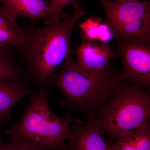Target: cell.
Masks as SVG:
<instances>
[{
	"instance_id": "obj_4",
	"label": "cell",
	"mask_w": 150,
	"mask_h": 150,
	"mask_svg": "<svg viewBox=\"0 0 150 150\" xmlns=\"http://www.w3.org/2000/svg\"><path fill=\"white\" fill-rule=\"evenodd\" d=\"M150 118V90L120 80L111 96L97 110L92 122L106 136L110 146L119 134L149 123Z\"/></svg>"
},
{
	"instance_id": "obj_1",
	"label": "cell",
	"mask_w": 150,
	"mask_h": 150,
	"mask_svg": "<svg viewBox=\"0 0 150 150\" xmlns=\"http://www.w3.org/2000/svg\"><path fill=\"white\" fill-rule=\"evenodd\" d=\"M63 20L52 19L40 27L24 25V41L16 50L24 63L28 81L39 90L49 91L53 72L73 54L71 35L80 18L86 14L80 6Z\"/></svg>"
},
{
	"instance_id": "obj_9",
	"label": "cell",
	"mask_w": 150,
	"mask_h": 150,
	"mask_svg": "<svg viewBox=\"0 0 150 150\" xmlns=\"http://www.w3.org/2000/svg\"><path fill=\"white\" fill-rule=\"evenodd\" d=\"M76 60L79 67L92 71L106 69L110 61L117 54L107 44L84 40L76 49Z\"/></svg>"
},
{
	"instance_id": "obj_2",
	"label": "cell",
	"mask_w": 150,
	"mask_h": 150,
	"mask_svg": "<svg viewBox=\"0 0 150 150\" xmlns=\"http://www.w3.org/2000/svg\"><path fill=\"white\" fill-rule=\"evenodd\" d=\"M119 72L110 64L100 71L81 68L67 58L50 78V86L59 89L66 97L61 104L71 112L79 111L92 121L97 110L112 95L120 81Z\"/></svg>"
},
{
	"instance_id": "obj_6",
	"label": "cell",
	"mask_w": 150,
	"mask_h": 150,
	"mask_svg": "<svg viewBox=\"0 0 150 150\" xmlns=\"http://www.w3.org/2000/svg\"><path fill=\"white\" fill-rule=\"evenodd\" d=\"M116 52L121 57L123 69L120 80L150 88V43L141 39H116Z\"/></svg>"
},
{
	"instance_id": "obj_7",
	"label": "cell",
	"mask_w": 150,
	"mask_h": 150,
	"mask_svg": "<svg viewBox=\"0 0 150 150\" xmlns=\"http://www.w3.org/2000/svg\"><path fill=\"white\" fill-rule=\"evenodd\" d=\"M66 150H107L108 145L102 133L92 121L84 123L79 118H73Z\"/></svg>"
},
{
	"instance_id": "obj_15",
	"label": "cell",
	"mask_w": 150,
	"mask_h": 150,
	"mask_svg": "<svg viewBox=\"0 0 150 150\" xmlns=\"http://www.w3.org/2000/svg\"><path fill=\"white\" fill-rule=\"evenodd\" d=\"M51 4L54 11L55 18L63 20L69 16L64 12L67 6L72 5L73 7L79 6V0H51Z\"/></svg>"
},
{
	"instance_id": "obj_13",
	"label": "cell",
	"mask_w": 150,
	"mask_h": 150,
	"mask_svg": "<svg viewBox=\"0 0 150 150\" xmlns=\"http://www.w3.org/2000/svg\"><path fill=\"white\" fill-rule=\"evenodd\" d=\"M79 26L81 29V37L84 40L98 41L108 45L114 38L110 27L98 17H90Z\"/></svg>"
},
{
	"instance_id": "obj_12",
	"label": "cell",
	"mask_w": 150,
	"mask_h": 150,
	"mask_svg": "<svg viewBox=\"0 0 150 150\" xmlns=\"http://www.w3.org/2000/svg\"><path fill=\"white\" fill-rule=\"evenodd\" d=\"M24 38L22 27L0 7V48L17 50L21 46Z\"/></svg>"
},
{
	"instance_id": "obj_8",
	"label": "cell",
	"mask_w": 150,
	"mask_h": 150,
	"mask_svg": "<svg viewBox=\"0 0 150 150\" xmlns=\"http://www.w3.org/2000/svg\"><path fill=\"white\" fill-rule=\"evenodd\" d=\"M4 11L16 21L19 18L43 21L44 23L55 18L51 3L45 0H0Z\"/></svg>"
},
{
	"instance_id": "obj_11",
	"label": "cell",
	"mask_w": 150,
	"mask_h": 150,
	"mask_svg": "<svg viewBox=\"0 0 150 150\" xmlns=\"http://www.w3.org/2000/svg\"><path fill=\"white\" fill-rule=\"evenodd\" d=\"M117 139L115 143L108 146L107 150H150V123L123 132Z\"/></svg>"
},
{
	"instance_id": "obj_17",
	"label": "cell",
	"mask_w": 150,
	"mask_h": 150,
	"mask_svg": "<svg viewBox=\"0 0 150 150\" xmlns=\"http://www.w3.org/2000/svg\"><path fill=\"white\" fill-rule=\"evenodd\" d=\"M112 1H116L119 2H128L134 1H148V0H112Z\"/></svg>"
},
{
	"instance_id": "obj_14",
	"label": "cell",
	"mask_w": 150,
	"mask_h": 150,
	"mask_svg": "<svg viewBox=\"0 0 150 150\" xmlns=\"http://www.w3.org/2000/svg\"><path fill=\"white\" fill-rule=\"evenodd\" d=\"M11 49L0 48V79L28 82L26 73L15 62Z\"/></svg>"
},
{
	"instance_id": "obj_5",
	"label": "cell",
	"mask_w": 150,
	"mask_h": 150,
	"mask_svg": "<svg viewBox=\"0 0 150 150\" xmlns=\"http://www.w3.org/2000/svg\"><path fill=\"white\" fill-rule=\"evenodd\" d=\"M105 14V23L114 38L141 39L150 43V2L99 0Z\"/></svg>"
},
{
	"instance_id": "obj_16",
	"label": "cell",
	"mask_w": 150,
	"mask_h": 150,
	"mask_svg": "<svg viewBox=\"0 0 150 150\" xmlns=\"http://www.w3.org/2000/svg\"><path fill=\"white\" fill-rule=\"evenodd\" d=\"M0 150H26L14 140L10 138L7 142L0 144Z\"/></svg>"
},
{
	"instance_id": "obj_10",
	"label": "cell",
	"mask_w": 150,
	"mask_h": 150,
	"mask_svg": "<svg viewBox=\"0 0 150 150\" xmlns=\"http://www.w3.org/2000/svg\"><path fill=\"white\" fill-rule=\"evenodd\" d=\"M28 83L0 79V144L3 143L1 128L11 118L14 106L33 93Z\"/></svg>"
},
{
	"instance_id": "obj_3",
	"label": "cell",
	"mask_w": 150,
	"mask_h": 150,
	"mask_svg": "<svg viewBox=\"0 0 150 150\" xmlns=\"http://www.w3.org/2000/svg\"><path fill=\"white\" fill-rule=\"evenodd\" d=\"M29 97L24 114L4 133L26 150H66L73 118L71 113L62 119L53 113L47 91L39 90Z\"/></svg>"
}]
</instances>
